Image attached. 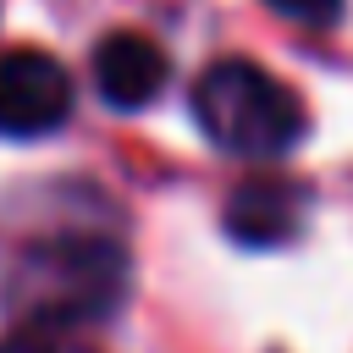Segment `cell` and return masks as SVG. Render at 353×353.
<instances>
[{
  "instance_id": "6da1fadb",
  "label": "cell",
  "mask_w": 353,
  "mask_h": 353,
  "mask_svg": "<svg viewBox=\"0 0 353 353\" xmlns=\"http://www.w3.org/2000/svg\"><path fill=\"white\" fill-rule=\"evenodd\" d=\"M193 121L199 132L226 149V154H243V160H276L287 154L298 138H303V105L298 94L254 66V61H215L199 72L193 83Z\"/></svg>"
},
{
  "instance_id": "8992f818",
  "label": "cell",
  "mask_w": 353,
  "mask_h": 353,
  "mask_svg": "<svg viewBox=\"0 0 353 353\" xmlns=\"http://www.w3.org/2000/svg\"><path fill=\"white\" fill-rule=\"evenodd\" d=\"M265 6L292 17V22H309V28H325V22L342 17V0H265Z\"/></svg>"
},
{
  "instance_id": "52a82bcc",
  "label": "cell",
  "mask_w": 353,
  "mask_h": 353,
  "mask_svg": "<svg viewBox=\"0 0 353 353\" xmlns=\"http://www.w3.org/2000/svg\"><path fill=\"white\" fill-rule=\"evenodd\" d=\"M6 353H88V347H77V342H66V336H50V331H33V336L11 342Z\"/></svg>"
},
{
  "instance_id": "7a4b0ae2",
  "label": "cell",
  "mask_w": 353,
  "mask_h": 353,
  "mask_svg": "<svg viewBox=\"0 0 353 353\" xmlns=\"http://www.w3.org/2000/svg\"><path fill=\"white\" fill-rule=\"evenodd\" d=\"M127 292V254L105 237H50L17 259V309L28 325H88L116 314Z\"/></svg>"
},
{
  "instance_id": "5b68a950",
  "label": "cell",
  "mask_w": 353,
  "mask_h": 353,
  "mask_svg": "<svg viewBox=\"0 0 353 353\" xmlns=\"http://www.w3.org/2000/svg\"><path fill=\"white\" fill-rule=\"evenodd\" d=\"M165 55L149 33H105L94 50V88L116 110H143L165 88Z\"/></svg>"
},
{
  "instance_id": "3957f363",
  "label": "cell",
  "mask_w": 353,
  "mask_h": 353,
  "mask_svg": "<svg viewBox=\"0 0 353 353\" xmlns=\"http://www.w3.org/2000/svg\"><path fill=\"white\" fill-rule=\"evenodd\" d=\"M72 116V77L44 50H0V138H44Z\"/></svg>"
},
{
  "instance_id": "277c9868",
  "label": "cell",
  "mask_w": 353,
  "mask_h": 353,
  "mask_svg": "<svg viewBox=\"0 0 353 353\" xmlns=\"http://www.w3.org/2000/svg\"><path fill=\"white\" fill-rule=\"evenodd\" d=\"M303 204H309V193L298 182H287V176H248L226 199V232L243 248H281V243L298 237Z\"/></svg>"
}]
</instances>
